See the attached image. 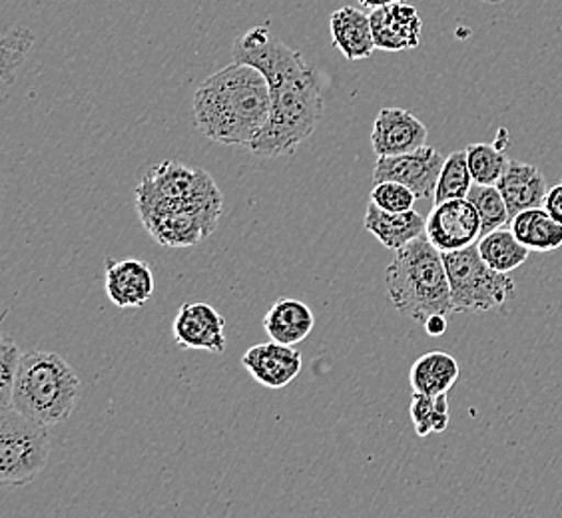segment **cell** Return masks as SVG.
I'll return each instance as SVG.
<instances>
[{
    "instance_id": "5bb4252c",
    "label": "cell",
    "mask_w": 562,
    "mask_h": 518,
    "mask_svg": "<svg viewBox=\"0 0 562 518\" xmlns=\"http://www.w3.org/2000/svg\"><path fill=\"white\" fill-rule=\"evenodd\" d=\"M156 288L154 271L142 259H106V295L116 307H142Z\"/></svg>"
},
{
    "instance_id": "2e32d148",
    "label": "cell",
    "mask_w": 562,
    "mask_h": 518,
    "mask_svg": "<svg viewBox=\"0 0 562 518\" xmlns=\"http://www.w3.org/2000/svg\"><path fill=\"white\" fill-rule=\"evenodd\" d=\"M334 46L349 63L368 60L378 50L369 14L356 7H341L329 19Z\"/></svg>"
},
{
    "instance_id": "30bf717a",
    "label": "cell",
    "mask_w": 562,
    "mask_h": 518,
    "mask_svg": "<svg viewBox=\"0 0 562 518\" xmlns=\"http://www.w3.org/2000/svg\"><path fill=\"white\" fill-rule=\"evenodd\" d=\"M172 329L176 344L184 349L207 353L226 351V319L210 303H182Z\"/></svg>"
},
{
    "instance_id": "83f0119b",
    "label": "cell",
    "mask_w": 562,
    "mask_h": 518,
    "mask_svg": "<svg viewBox=\"0 0 562 518\" xmlns=\"http://www.w3.org/2000/svg\"><path fill=\"white\" fill-rule=\"evenodd\" d=\"M413 427L419 437H427L432 432V415H435V397H427L422 393H413L412 407Z\"/></svg>"
},
{
    "instance_id": "8fae6325",
    "label": "cell",
    "mask_w": 562,
    "mask_h": 518,
    "mask_svg": "<svg viewBox=\"0 0 562 518\" xmlns=\"http://www.w3.org/2000/svg\"><path fill=\"white\" fill-rule=\"evenodd\" d=\"M429 130L409 110L381 109L371 130V148L378 158L401 156L427 146Z\"/></svg>"
},
{
    "instance_id": "6da1fadb",
    "label": "cell",
    "mask_w": 562,
    "mask_h": 518,
    "mask_svg": "<svg viewBox=\"0 0 562 518\" xmlns=\"http://www.w3.org/2000/svg\"><path fill=\"white\" fill-rule=\"evenodd\" d=\"M234 63L254 66L270 85V120L249 150L258 156H292L324 119L319 80L300 50L281 43L268 26H254L234 43Z\"/></svg>"
},
{
    "instance_id": "4dcf8cb0",
    "label": "cell",
    "mask_w": 562,
    "mask_h": 518,
    "mask_svg": "<svg viewBox=\"0 0 562 518\" xmlns=\"http://www.w3.org/2000/svg\"><path fill=\"white\" fill-rule=\"evenodd\" d=\"M423 327H425L427 335L441 337V335L447 331V317H445V315H432V317H429V319L423 324Z\"/></svg>"
},
{
    "instance_id": "f546056e",
    "label": "cell",
    "mask_w": 562,
    "mask_h": 518,
    "mask_svg": "<svg viewBox=\"0 0 562 518\" xmlns=\"http://www.w3.org/2000/svg\"><path fill=\"white\" fill-rule=\"evenodd\" d=\"M449 427V401L447 395L435 397V415H432V432L447 431Z\"/></svg>"
},
{
    "instance_id": "d6986e66",
    "label": "cell",
    "mask_w": 562,
    "mask_h": 518,
    "mask_svg": "<svg viewBox=\"0 0 562 518\" xmlns=\"http://www.w3.org/2000/svg\"><path fill=\"white\" fill-rule=\"evenodd\" d=\"M459 379V363L447 351H429L419 357L409 371L413 393L427 397L447 395Z\"/></svg>"
},
{
    "instance_id": "e0dca14e",
    "label": "cell",
    "mask_w": 562,
    "mask_h": 518,
    "mask_svg": "<svg viewBox=\"0 0 562 518\" xmlns=\"http://www.w3.org/2000/svg\"><path fill=\"white\" fill-rule=\"evenodd\" d=\"M425 224L427 219L415 210L391 214L375 204H369L366 212V229L378 238L383 248L393 251H400L415 239L425 236Z\"/></svg>"
},
{
    "instance_id": "4fadbf2b",
    "label": "cell",
    "mask_w": 562,
    "mask_h": 518,
    "mask_svg": "<svg viewBox=\"0 0 562 518\" xmlns=\"http://www.w3.org/2000/svg\"><path fill=\"white\" fill-rule=\"evenodd\" d=\"M241 365L263 387L283 388L302 373L303 357L293 346L270 341L249 347Z\"/></svg>"
},
{
    "instance_id": "484cf974",
    "label": "cell",
    "mask_w": 562,
    "mask_h": 518,
    "mask_svg": "<svg viewBox=\"0 0 562 518\" xmlns=\"http://www.w3.org/2000/svg\"><path fill=\"white\" fill-rule=\"evenodd\" d=\"M21 347L9 335H2L0 341V409H11L12 391L21 368Z\"/></svg>"
},
{
    "instance_id": "7402d4cb",
    "label": "cell",
    "mask_w": 562,
    "mask_h": 518,
    "mask_svg": "<svg viewBox=\"0 0 562 518\" xmlns=\"http://www.w3.org/2000/svg\"><path fill=\"white\" fill-rule=\"evenodd\" d=\"M473 176L467 162V150L453 151L445 158L443 170L435 188V204H443L449 200H463L473 188Z\"/></svg>"
},
{
    "instance_id": "4316f807",
    "label": "cell",
    "mask_w": 562,
    "mask_h": 518,
    "mask_svg": "<svg viewBox=\"0 0 562 518\" xmlns=\"http://www.w3.org/2000/svg\"><path fill=\"white\" fill-rule=\"evenodd\" d=\"M371 204L378 205L391 214H401V212H412L417 202V195L413 194L407 185L397 184V182H379L373 185Z\"/></svg>"
},
{
    "instance_id": "44dd1931",
    "label": "cell",
    "mask_w": 562,
    "mask_h": 518,
    "mask_svg": "<svg viewBox=\"0 0 562 518\" xmlns=\"http://www.w3.org/2000/svg\"><path fill=\"white\" fill-rule=\"evenodd\" d=\"M476 248L488 268L498 273H510L517 270L530 256V249L525 248L510 229H503V227L479 239Z\"/></svg>"
},
{
    "instance_id": "ffe728a7",
    "label": "cell",
    "mask_w": 562,
    "mask_h": 518,
    "mask_svg": "<svg viewBox=\"0 0 562 518\" xmlns=\"http://www.w3.org/2000/svg\"><path fill=\"white\" fill-rule=\"evenodd\" d=\"M510 232L530 251H554L562 246V224L554 222L544 207H532L510 219Z\"/></svg>"
},
{
    "instance_id": "8992f818",
    "label": "cell",
    "mask_w": 562,
    "mask_h": 518,
    "mask_svg": "<svg viewBox=\"0 0 562 518\" xmlns=\"http://www.w3.org/2000/svg\"><path fill=\"white\" fill-rule=\"evenodd\" d=\"M443 261L454 314L491 312L515 295V281L508 273L491 270L476 244L459 251H447Z\"/></svg>"
},
{
    "instance_id": "ac0fdd59",
    "label": "cell",
    "mask_w": 562,
    "mask_h": 518,
    "mask_svg": "<svg viewBox=\"0 0 562 518\" xmlns=\"http://www.w3.org/2000/svg\"><path fill=\"white\" fill-rule=\"evenodd\" d=\"M315 325V315L307 303L281 297L271 303L268 314L263 317V329L270 335L271 341L283 346H297L305 341Z\"/></svg>"
},
{
    "instance_id": "f1b7e54d",
    "label": "cell",
    "mask_w": 562,
    "mask_h": 518,
    "mask_svg": "<svg viewBox=\"0 0 562 518\" xmlns=\"http://www.w3.org/2000/svg\"><path fill=\"white\" fill-rule=\"evenodd\" d=\"M542 207L547 210V214H549L554 222L562 224V184L554 185V188H551V190L547 192Z\"/></svg>"
},
{
    "instance_id": "ba28073f",
    "label": "cell",
    "mask_w": 562,
    "mask_h": 518,
    "mask_svg": "<svg viewBox=\"0 0 562 518\" xmlns=\"http://www.w3.org/2000/svg\"><path fill=\"white\" fill-rule=\"evenodd\" d=\"M425 236L439 251L471 248L483 238V224L475 205L467 198L435 204L427 216Z\"/></svg>"
},
{
    "instance_id": "d4e9b609",
    "label": "cell",
    "mask_w": 562,
    "mask_h": 518,
    "mask_svg": "<svg viewBox=\"0 0 562 518\" xmlns=\"http://www.w3.org/2000/svg\"><path fill=\"white\" fill-rule=\"evenodd\" d=\"M34 34L29 29H12L2 36V60H0V76L2 85L9 87L16 70L26 60L29 53L33 50Z\"/></svg>"
},
{
    "instance_id": "7c38bea8",
    "label": "cell",
    "mask_w": 562,
    "mask_h": 518,
    "mask_svg": "<svg viewBox=\"0 0 562 518\" xmlns=\"http://www.w3.org/2000/svg\"><path fill=\"white\" fill-rule=\"evenodd\" d=\"M373 41L379 50L401 53L422 44L423 21L409 2H393L369 12Z\"/></svg>"
},
{
    "instance_id": "d6a6232c",
    "label": "cell",
    "mask_w": 562,
    "mask_h": 518,
    "mask_svg": "<svg viewBox=\"0 0 562 518\" xmlns=\"http://www.w3.org/2000/svg\"><path fill=\"white\" fill-rule=\"evenodd\" d=\"M483 2H487V4H501V2H507V0H483Z\"/></svg>"
},
{
    "instance_id": "1f68e13d",
    "label": "cell",
    "mask_w": 562,
    "mask_h": 518,
    "mask_svg": "<svg viewBox=\"0 0 562 518\" xmlns=\"http://www.w3.org/2000/svg\"><path fill=\"white\" fill-rule=\"evenodd\" d=\"M393 2H405V0H359L361 7L371 9V11H375L379 7H387V4H393Z\"/></svg>"
},
{
    "instance_id": "52a82bcc",
    "label": "cell",
    "mask_w": 562,
    "mask_h": 518,
    "mask_svg": "<svg viewBox=\"0 0 562 518\" xmlns=\"http://www.w3.org/2000/svg\"><path fill=\"white\" fill-rule=\"evenodd\" d=\"M50 427L19 410L0 409V483L22 486L43 475L50 457Z\"/></svg>"
},
{
    "instance_id": "7a4b0ae2",
    "label": "cell",
    "mask_w": 562,
    "mask_h": 518,
    "mask_svg": "<svg viewBox=\"0 0 562 518\" xmlns=\"http://www.w3.org/2000/svg\"><path fill=\"white\" fill-rule=\"evenodd\" d=\"M192 109L207 140L249 148L270 120V85L258 68L232 63L198 87Z\"/></svg>"
},
{
    "instance_id": "3957f363",
    "label": "cell",
    "mask_w": 562,
    "mask_h": 518,
    "mask_svg": "<svg viewBox=\"0 0 562 518\" xmlns=\"http://www.w3.org/2000/svg\"><path fill=\"white\" fill-rule=\"evenodd\" d=\"M385 285L393 307L419 324L432 315L454 314L443 251L435 248L427 236L395 251L385 271Z\"/></svg>"
},
{
    "instance_id": "9a60e30c",
    "label": "cell",
    "mask_w": 562,
    "mask_h": 518,
    "mask_svg": "<svg viewBox=\"0 0 562 518\" xmlns=\"http://www.w3.org/2000/svg\"><path fill=\"white\" fill-rule=\"evenodd\" d=\"M498 192L505 198L510 219L532 207H542L547 195V180L532 164L510 160L503 178L498 180Z\"/></svg>"
},
{
    "instance_id": "5b68a950",
    "label": "cell",
    "mask_w": 562,
    "mask_h": 518,
    "mask_svg": "<svg viewBox=\"0 0 562 518\" xmlns=\"http://www.w3.org/2000/svg\"><path fill=\"white\" fill-rule=\"evenodd\" d=\"M136 212L138 216L195 212L220 219L224 212V195L210 173L178 160H166L144 173L136 188Z\"/></svg>"
},
{
    "instance_id": "277c9868",
    "label": "cell",
    "mask_w": 562,
    "mask_h": 518,
    "mask_svg": "<svg viewBox=\"0 0 562 518\" xmlns=\"http://www.w3.org/2000/svg\"><path fill=\"white\" fill-rule=\"evenodd\" d=\"M80 399V379L63 357L53 351L22 353L12 391V409L31 421L53 427L68 421Z\"/></svg>"
},
{
    "instance_id": "9c48e42d",
    "label": "cell",
    "mask_w": 562,
    "mask_h": 518,
    "mask_svg": "<svg viewBox=\"0 0 562 518\" xmlns=\"http://www.w3.org/2000/svg\"><path fill=\"white\" fill-rule=\"evenodd\" d=\"M445 158L431 146L419 150L378 158L373 170V182H397L407 185L417 200H427L435 195V188L443 170Z\"/></svg>"
},
{
    "instance_id": "603a6c76",
    "label": "cell",
    "mask_w": 562,
    "mask_h": 518,
    "mask_svg": "<svg viewBox=\"0 0 562 518\" xmlns=\"http://www.w3.org/2000/svg\"><path fill=\"white\" fill-rule=\"evenodd\" d=\"M467 162L473 182L481 185H497L508 166L503 150L491 144H471L467 148Z\"/></svg>"
},
{
    "instance_id": "cb8c5ba5",
    "label": "cell",
    "mask_w": 562,
    "mask_h": 518,
    "mask_svg": "<svg viewBox=\"0 0 562 518\" xmlns=\"http://www.w3.org/2000/svg\"><path fill=\"white\" fill-rule=\"evenodd\" d=\"M467 200L475 205L479 212L481 224H483V236L501 229L505 224H510L505 198L498 192L497 185L473 184Z\"/></svg>"
}]
</instances>
